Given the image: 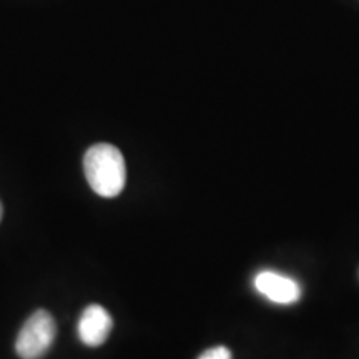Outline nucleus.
I'll use <instances>...</instances> for the list:
<instances>
[{
    "label": "nucleus",
    "mask_w": 359,
    "mask_h": 359,
    "mask_svg": "<svg viewBox=\"0 0 359 359\" xmlns=\"http://www.w3.org/2000/svg\"><path fill=\"white\" fill-rule=\"evenodd\" d=\"M85 177L97 195L114 198L123 191L127 183V165L122 151L110 143L90 147L83 156Z\"/></svg>",
    "instance_id": "1"
},
{
    "label": "nucleus",
    "mask_w": 359,
    "mask_h": 359,
    "mask_svg": "<svg viewBox=\"0 0 359 359\" xmlns=\"http://www.w3.org/2000/svg\"><path fill=\"white\" fill-rule=\"evenodd\" d=\"M57 334L53 316L45 309H37L19 331L15 339V353L22 359H40L52 348Z\"/></svg>",
    "instance_id": "2"
},
{
    "label": "nucleus",
    "mask_w": 359,
    "mask_h": 359,
    "mask_svg": "<svg viewBox=\"0 0 359 359\" xmlns=\"http://www.w3.org/2000/svg\"><path fill=\"white\" fill-rule=\"evenodd\" d=\"M111 327H114V320L110 313L100 304H90L80 316L77 333L85 346L98 348L109 339Z\"/></svg>",
    "instance_id": "3"
},
{
    "label": "nucleus",
    "mask_w": 359,
    "mask_h": 359,
    "mask_svg": "<svg viewBox=\"0 0 359 359\" xmlns=\"http://www.w3.org/2000/svg\"><path fill=\"white\" fill-rule=\"evenodd\" d=\"M255 288L269 302L278 304H293L299 302L303 290L293 278L275 271H262L255 276Z\"/></svg>",
    "instance_id": "4"
},
{
    "label": "nucleus",
    "mask_w": 359,
    "mask_h": 359,
    "mask_svg": "<svg viewBox=\"0 0 359 359\" xmlns=\"http://www.w3.org/2000/svg\"><path fill=\"white\" fill-rule=\"evenodd\" d=\"M198 359H233V356L231 351L226 346H217L206 349Z\"/></svg>",
    "instance_id": "5"
},
{
    "label": "nucleus",
    "mask_w": 359,
    "mask_h": 359,
    "mask_svg": "<svg viewBox=\"0 0 359 359\" xmlns=\"http://www.w3.org/2000/svg\"><path fill=\"white\" fill-rule=\"evenodd\" d=\"M0 219H2V203H0Z\"/></svg>",
    "instance_id": "6"
}]
</instances>
